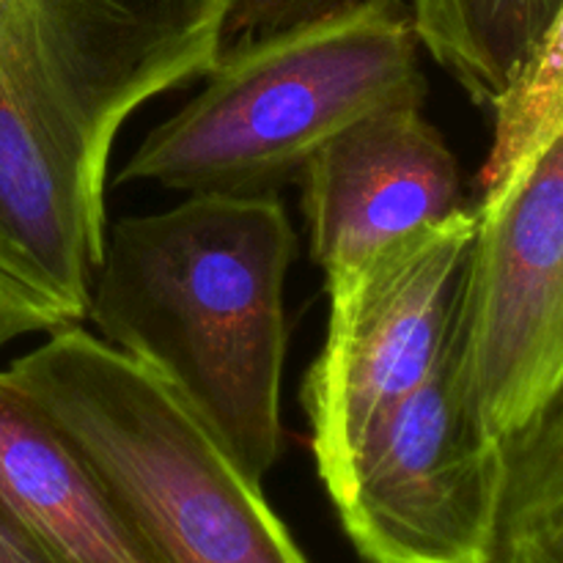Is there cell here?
Returning <instances> with one entry per match:
<instances>
[{
    "label": "cell",
    "mask_w": 563,
    "mask_h": 563,
    "mask_svg": "<svg viewBox=\"0 0 563 563\" xmlns=\"http://www.w3.org/2000/svg\"><path fill=\"white\" fill-rule=\"evenodd\" d=\"M324 489L363 563H493L500 445L462 405L449 350Z\"/></svg>",
    "instance_id": "cell-7"
},
{
    "label": "cell",
    "mask_w": 563,
    "mask_h": 563,
    "mask_svg": "<svg viewBox=\"0 0 563 563\" xmlns=\"http://www.w3.org/2000/svg\"><path fill=\"white\" fill-rule=\"evenodd\" d=\"M225 0H0V346L88 319L121 126L207 75Z\"/></svg>",
    "instance_id": "cell-1"
},
{
    "label": "cell",
    "mask_w": 563,
    "mask_h": 563,
    "mask_svg": "<svg viewBox=\"0 0 563 563\" xmlns=\"http://www.w3.org/2000/svg\"><path fill=\"white\" fill-rule=\"evenodd\" d=\"M498 445L493 563H563V385Z\"/></svg>",
    "instance_id": "cell-11"
},
{
    "label": "cell",
    "mask_w": 563,
    "mask_h": 563,
    "mask_svg": "<svg viewBox=\"0 0 563 563\" xmlns=\"http://www.w3.org/2000/svg\"><path fill=\"white\" fill-rule=\"evenodd\" d=\"M476 218L449 363L465 410L500 440L563 385V121Z\"/></svg>",
    "instance_id": "cell-6"
},
{
    "label": "cell",
    "mask_w": 563,
    "mask_h": 563,
    "mask_svg": "<svg viewBox=\"0 0 563 563\" xmlns=\"http://www.w3.org/2000/svg\"><path fill=\"white\" fill-rule=\"evenodd\" d=\"M476 223L465 207L324 278L328 339L300 394L322 487L443 363Z\"/></svg>",
    "instance_id": "cell-5"
},
{
    "label": "cell",
    "mask_w": 563,
    "mask_h": 563,
    "mask_svg": "<svg viewBox=\"0 0 563 563\" xmlns=\"http://www.w3.org/2000/svg\"><path fill=\"white\" fill-rule=\"evenodd\" d=\"M390 3H405V0H225L223 47L258 42V38Z\"/></svg>",
    "instance_id": "cell-13"
},
{
    "label": "cell",
    "mask_w": 563,
    "mask_h": 563,
    "mask_svg": "<svg viewBox=\"0 0 563 563\" xmlns=\"http://www.w3.org/2000/svg\"><path fill=\"white\" fill-rule=\"evenodd\" d=\"M563 0H412L421 47L478 104L495 108L531 60Z\"/></svg>",
    "instance_id": "cell-10"
},
{
    "label": "cell",
    "mask_w": 563,
    "mask_h": 563,
    "mask_svg": "<svg viewBox=\"0 0 563 563\" xmlns=\"http://www.w3.org/2000/svg\"><path fill=\"white\" fill-rule=\"evenodd\" d=\"M493 113V143L478 174L482 201L498 196L563 121V9Z\"/></svg>",
    "instance_id": "cell-12"
},
{
    "label": "cell",
    "mask_w": 563,
    "mask_h": 563,
    "mask_svg": "<svg viewBox=\"0 0 563 563\" xmlns=\"http://www.w3.org/2000/svg\"><path fill=\"white\" fill-rule=\"evenodd\" d=\"M0 509L53 563H159L97 473L0 372Z\"/></svg>",
    "instance_id": "cell-9"
},
{
    "label": "cell",
    "mask_w": 563,
    "mask_h": 563,
    "mask_svg": "<svg viewBox=\"0 0 563 563\" xmlns=\"http://www.w3.org/2000/svg\"><path fill=\"white\" fill-rule=\"evenodd\" d=\"M295 253L275 192H196L110 223L88 300L102 341L163 377L258 482L284 456Z\"/></svg>",
    "instance_id": "cell-2"
},
{
    "label": "cell",
    "mask_w": 563,
    "mask_h": 563,
    "mask_svg": "<svg viewBox=\"0 0 563 563\" xmlns=\"http://www.w3.org/2000/svg\"><path fill=\"white\" fill-rule=\"evenodd\" d=\"M418 49L407 3L223 47L201 91L143 137L115 185L275 192L352 121L423 104Z\"/></svg>",
    "instance_id": "cell-4"
},
{
    "label": "cell",
    "mask_w": 563,
    "mask_h": 563,
    "mask_svg": "<svg viewBox=\"0 0 563 563\" xmlns=\"http://www.w3.org/2000/svg\"><path fill=\"white\" fill-rule=\"evenodd\" d=\"M308 251L328 275L465 209L462 170L423 104H390L330 137L297 176Z\"/></svg>",
    "instance_id": "cell-8"
},
{
    "label": "cell",
    "mask_w": 563,
    "mask_h": 563,
    "mask_svg": "<svg viewBox=\"0 0 563 563\" xmlns=\"http://www.w3.org/2000/svg\"><path fill=\"white\" fill-rule=\"evenodd\" d=\"M5 374L97 473L159 563H311L262 482L192 407L82 324L47 335Z\"/></svg>",
    "instance_id": "cell-3"
},
{
    "label": "cell",
    "mask_w": 563,
    "mask_h": 563,
    "mask_svg": "<svg viewBox=\"0 0 563 563\" xmlns=\"http://www.w3.org/2000/svg\"><path fill=\"white\" fill-rule=\"evenodd\" d=\"M0 563H53L3 509H0Z\"/></svg>",
    "instance_id": "cell-14"
}]
</instances>
